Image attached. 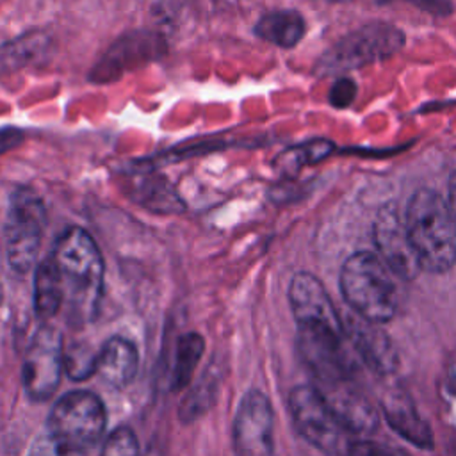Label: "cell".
I'll use <instances>...</instances> for the list:
<instances>
[{
    "label": "cell",
    "mask_w": 456,
    "mask_h": 456,
    "mask_svg": "<svg viewBox=\"0 0 456 456\" xmlns=\"http://www.w3.org/2000/svg\"><path fill=\"white\" fill-rule=\"evenodd\" d=\"M57 265L64 305L73 322L94 319L103 289V258L94 239L80 226H69L55 240L50 255Z\"/></svg>",
    "instance_id": "1"
},
{
    "label": "cell",
    "mask_w": 456,
    "mask_h": 456,
    "mask_svg": "<svg viewBox=\"0 0 456 456\" xmlns=\"http://www.w3.org/2000/svg\"><path fill=\"white\" fill-rule=\"evenodd\" d=\"M404 224L422 271L438 274L456 264V219L438 192L431 189L413 192Z\"/></svg>",
    "instance_id": "2"
},
{
    "label": "cell",
    "mask_w": 456,
    "mask_h": 456,
    "mask_svg": "<svg viewBox=\"0 0 456 456\" xmlns=\"http://www.w3.org/2000/svg\"><path fill=\"white\" fill-rule=\"evenodd\" d=\"M340 290L354 314L383 324L395 315L397 289L392 271L370 251L353 253L340 271Z\"/></svg>",
    "instance_id": "3"
},
{
    "label": "cell",
    "mask_w": 456,
    "mask_h": 456,
    "mask_svg": "<svg viewBox=\"0 0 456 456\" xmlns=\"http://www.w3.org/2000/svg\"><path fill=\"white\" fill-rule=\"evenodd\" d=\"M105 424L102 399L89 390H71L53 404L48 433L66 452H86L102 440Z\"/></svg>",
    "instance_id": "4"
},
{
    "label": "cell",
    "mask_w": 456,
    "mask_h": 456,
    "mask_svg": "<svg viewBox=\"0 0 456 456\" xmlns=\"http://www.w3.org/2000/svg\"><path fill=\"white\" fill-rule=\"evenodd\" d=\"M404 45V34L383 21H372L342 36L317 62V73L338 75L365 64H372L397 53Z\"/></svg>",
    "instance_id": "5"
},
{
    "label": "cell",
    "mask_w": 456,
    "mask_h": 456,
    "mask_svg": "<svg viewBox=\"0 0 456 456\" xmlns=\"http://www.w3.org/2000/svg\"><path fill=\"white\" fill-rule=\"evenodd\" d=\"M45 224L46 208L41 198L28 189L16 191L5 223V256L14 273L23 274L32 269Z\"/></svg>",
    "instance_id": "6"
},
{
    "label": "cell",
    "mask_w": 456,
    "mask_h": 456,
    "mask_svg": "<svg viewBox=\"0 0 456 456\" xmlns=\"http://www.w3.org/2000/svg\"><path fill=\"white\" fill-rule=\"evenodd\" d=\"M289 410L299 435L324 454L344 449L346 428L314 385H297L289 394Z\"/></svg>",
    "instance_id": "7"
},
{
    "label": "cell",
    "mask_w": 456,
    "mask_h": 456,
    "mask_svg": "<svg viewBox=\"0 0 456 456\" xmlns=\"http://www.w3.org/2000/svg\"><path fill=\"white\" fill-rule=\"evenodd\" d=\"M64 370V342L59 330L43 326L32 337L23 365L21 378L25 392L34 401H46L53 395Z\"/></svg>",
    "instance_id": "8"
},
{
    "label": "cell",
    "mask_w": 456,
    "mask_h": 456,
    "mask_svg": "<svg viewBox=\"0 0 456 456\" xmlns=\"http://www.w3.org/2000/svg\"><path fill=\"white\" fill-rule=\"evenodd\" d=\"M235 456L274 454V415L265 394L248 390L239 403L233 419Z\"/></svg>",
    "instance_id": "9"
},
{
    "label": "cell",
    "mask_w": 456,
    "mask_h": 456,
    "mask_svg": "<svg viewBox=\"0 0 456 456\" xmlns=\"http://www.w3.org/2000/svg\"><path fill=\"white\" fill-rule=\"evenodd\" d=\"M344 335L321 326H297V351L317 385L351 379V360Z\"/></svg>",
    "instance_id": "10"
},
{
    "label": "cell",
    "mask_w": 456,
    "mask_h": 456,
    "mask_svg": "<svg viewBox=\"0 0 456 456\" xmlns=\"http://www.w3.org/2000/svg\"><path fill=\"white\" fill-rule=\"evenodd\" d=\"M372 233L379 258L395 276L403 280H413L419 276L422 265L410 240L404 219H401L394 205H385L379 208Z\"/></svg>",
    "instance_id": "11"
},
{
    "label": "cell",
    "mask_w": 456,
    "mask_h": 456,
    "mask_svg": "<svg viewBox=\"0 0 456 456\" xmlns=\"http://www.w3.org/2000/svg\"><path fill=\"white\" fill-rule=\"evenodd\" d=\"M289 301L297 326H321L344 335L342 317L317 276L305 271L294 274L289 285Z\"/></svg>",
    "instance_id": "12"
},
{
    "label": "cell",
    "mask_w": 456,
    "mask_h": 456,
    "mask_svg": "<svg viewBox=\"0 0 456 456\" xmlns=\"http://www.w3.org/2000/svg\"><path fill=\"white\" fill-rule=\"evenodd\" d=\"M358 314H347L342 317L344 337L349 338L358 356L378 374H390L397 367V353L388 335Z\"/></svg>",
    "instance_id": "13"
},
{
    "label": "cell",
    "mask_w": 456,
    "mask_h": 456,
    "mask_svg": "<svg viewBox=\"0 0 456 456\" xmlns=\"http://www.w3.org/2000/svg\"><path fill=\"white\" fill-rule=\"evenodd\" d=\"M314 387L322 394L347 433H370L376 429L378 413L351 379H338Z\"/></svg>",
    "instance_id": "14"
},
{
    "label": "cell",
    "mask_w": 456,
    "mask_h": 456,
    "mask_svg": "<svg viewBox=\"0 0 456 456\" xmlns=\"http://www.w3.org/2000/svg\"><path fill=\"white\" fill-rule=\"evenodd\" d=\"M139 356L135 346L123 337H110L96 358V372L112 387L123 388L137 374Z\"/></svg>",
    "instance_id": "15"
},
{
    "label": "cell",
    "mask_w": 456,
    "mask_h": 456,
    "mask_svg": "<svg viewBox=\"0 0 456 456\" xmlns=\"http://www.w3.org/2000/svg\"><path fill=\"white\" fill-rule=\"evenodd\" d=\"M383 413L390 428L404 440L420 449L433 447V433L429 424L417 413L415 406L404 394H390L383 401Z\"/></svg>",
    "instance_id": "16"
},
{
    "label": "cell",
    "mask_w": 456,
    "mask_h": 456,
    "mask_svg": "<svg viewBox=\"0 0 456 456\" xmlns=\"http://www.w3.org/2000/svg\"><path fill=\"white\" fill-rule=\"evenodd\" d=\"M305 20L294 9H276L260 16L255 34L280 48L296 46L305 36Z\"/></svg>",
    "instance_id": "17"
},
{
    "label": "cell",
    "mask_w": 456,
    "mask_h": 456,
    "mask_svg": "<svg viewBox=\"0 0 456 456\" xmlns=\"http://www.w3.org/2000/svg\"><path fill=\"white\" fill-rule=\"evenodd\" d=\"M64 305V289L52 256L45 258L34 274V310L41 319L53 317Z\"/></svg>",
    "instance_id": "18"
},
{
    "label": "cell",
    "mask_w": 456,
    "mask_h": 456,
    "mask_svg": "<svg viewBox=\"0 0 456 456\" xmlns=\"http://www.w3.org/2000/svg\"><path fill=\"white\" fill-rule=\"evenodd\" d=\"M205 349V342L198 333H185L176 342L175 365L171 374V388L182 390L192 379V372L201 360Z\"/></svg>",
    "instance_id": "19"
},
{
    "label": "cell",
    "mask_w": 456,
    "mask_h": 456,
    "mask_svg": "<svg viewBox=\"0 0 456 456\" xmlns=\"http://www.w3.org/2000/svg\"><path fill=\"white\" fill-rule=\"evenodd\" d=\"M46 43L45 36L28 34L0 46V75L11 73L36 59L46 48Z\"/></svg>",
    "instance_id": "20"
},
{
    "label": "cell",
    "mask_w": 456,
    "mask_h": 456,
    "mask_svg": "<svg viewBox=\"0 0 456 456\" xmlns=\"http://www.w3.org/2000/svg\"><path fill=\"white\" fill-rule=\"evenodd\" d=\"M137 201L146 205V208H151L157 212H166V214L178 212L183 208L182 200L175 194L171 185L160 176H157V178L148 176L142 182V185L139 187Z\"/></svg>",
    "instance_id": "21"
},
{
    "label": "cell",
    "mask_w": 456,
    "mask_h": 456,
    "mask_svg": "<svg viewBox=\"0 0 456 456\" xmlns=\"http://www.w3.org/2000/svg\"><path fill=\"white\" fill-rule=\"evenodd\" d=\"M96 358L89 347L82 344H73L71 347L64 349V370L75 381H82L96 372Z\"/></svg>",
    "instance_id": "22"
},
{
    "label": "cell",
    "mask_w": 456,
    "mask_h": 456,
    "mask_svg": "<svg viewBox=\"0 0 456 456\" xmlns=\"http://www.w3.org/2000/svg\"><path fill=\"white\" fill-rule=\"evenodd\" d=\"M102 456H139V445L134 431L126 426H119L109 433Z\"/></svg>",
    "instance_id": "23"
},
{
    "label": "cell",
    "mask_w": 456,
    "mask_h": 456,
    "mask_svg": "<svg viewBox=\"0 0 456 456\" xmlns=\"http://www.w3.org/2000/svg\"><path fill=\"white\" fill-rule=\"evenodd\" d=\"M335 146L331 141L328 139H312V141H306L296 148H290V155L296 157V164L297 166H303V164H317L321 160H324L326 157H330L333 153Z\"/></svg>",
    "instance_id": "24"
},
{
    "label": "cell",
    "mask_w": 456,
    "mask_h": 456,
    "mask_svg": "<svg viewBox=\"0 0 456 456\" xmlns=\"http://www.w3.org/2000/svg\"><path fill=\"white\" fill-rule=\"evenodd\" d=\"M347 454L349 456H410L401 447H395L390 444H381V442H372V440L349 444Z\"/></svg>",
    "instance_id": "25"
},
{
    "label": "cell",
    "mask_w": 456,
    "mask_h": 456,
    "mask_svg": "<svg viewBox=\"0 0 456 456\" xmlns=\"http://www.w3.org/2000/svg\"><path fill=\"white\" fill-rule=\"evenodd\" d=\"M356 96V84L351 78H337L330 89V103L337 109H346Z\"/></svg>",
    "instance_id": "26"
},
{
    "label": "cell",
    "mask_w": 456,
    "mask_h": 456,
    "mask_svg": "<svg viewBox=\"0 0 456 456\" xmlns=\"http://www.w3.org/2000/svg\"><path fill=\"white\" fill-rule=\"evenodd\" d=\"M68 452L59 445V442L50 435H41L34 440L28 456H66Z\"/></svg>",
    "instance_id": "27"
},
{
    "label": "cell",
    "mask_w": 456,
    "mask_h": 456,
    "mask_svg": "<svg viewBox=\"0 0 456 456\" xmlns=\"http://www.w3.org/2000/svg\"><path fill=\"white\" fill-rule=\"evenodd\" d=\"M21 142H23V132L20 128H14V126L0 128V155L14 150Z\"/></svg>",
    "instance_id": "28"
},
{
    "label": "cell",
    "mask_w": 456,
    "mask_h": 456,
    "mask_svg": "<svg viewBox=\"0 0 456 456\" xmlns=\"http://www.w3.org/2000/svg\"><path fill=\"white\" fill-rule=\"evenodd\" d=\"M449 208L456 219V171L449 178Z\"/></svg>",
    "instance_id": "29"
}]
</instances>
